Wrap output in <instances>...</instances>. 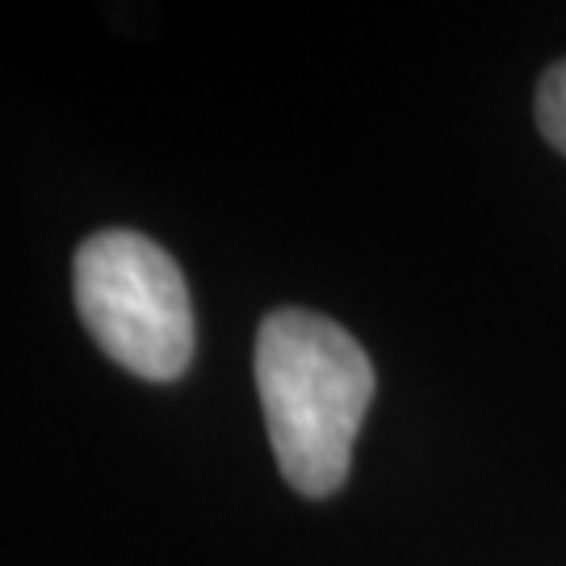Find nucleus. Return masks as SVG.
Returning a JSON list of instances; mask_svg holds the SVG:
<instances>
[{
	"label": "nucleus",
	"mask_w": 566,
	"mask_h": 566,
	"mask_svg": "<svg viewBox=\"0 0 566 566\" xmlns=\"http://www.w3.org/2000/svg\"><path fill=\"white\" fill-rule=\"evenodd\" d=\"M256 390L282 479L306 500L336 495L374 399V365L336 319L285 306L256 332Z\"/></svg>",
	"instance_id": "nucleus-1"
},
{
	"label": "nucleus",
	"mask_w": 566,
	"mask_h": 566,
	"mask_svg": "<svg viewBox=\"0 0 566 566\" xmlns=\"http://www.w3.org/2000/svg\"><path fill=\"white\" fill-rule=\"evenodd\" d=\"M76 306L88 336L147 382L193 361V303L177 261L139 231H102L76 252Z\"/></svg>",
	"instance_id": "nucleus-2"
},
{
	"label": "nucleus",
	"mask_w": 566,
	"mask_h": 566,
	"mask_svg": "<svg viewBox=\"0 0 566 566\" xmlns=\"http://www.w3.org/2000/svg\"><path fill=\"white\" fill-rule=\"evenodd\" d=\"M533 109H537V130L546 135V143L558 156H566V60L554 63L542 76Z\"/></svg>",
	"instance_id": "nucleus-3"
}]
</instances>
